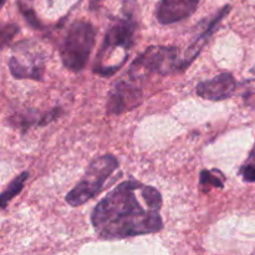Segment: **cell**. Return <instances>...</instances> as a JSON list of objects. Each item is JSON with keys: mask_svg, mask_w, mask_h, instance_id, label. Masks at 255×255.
Wrapping results in <instances>:
<instances>
[{"mask_svg": "<svg viewBox=\"0 0 255 255\" xmlns=\"http://www.w3.org/2000/svg\"><path fill=\"white\" fill-rule=\"evenodd\" d=\"M237 90V81L231 74H222L211 80L199 82L197 94L209 101H222L231 97Z\"/></svg>", "mask_w": 255, "mask_h": 255, "instance_id": "52a82bcc", "label": "cell"}, {"mask_svg": "<svg viewBox=\"0 0 255 255\" xmlns=\"http://www.w3.org/2000/svg\"><path fill=\"white\" fill-rule=\"evenodd\" d=\"M162 196L154 187L141 182H122L97 203L91 223L105 241L157 233L163 228Z\"/></svg>", "mask_w": 255, "mask_h": 255, "instance_id": "6da1fadb", "label": "cell"}, {"mask_svg": "<svg viewBox=\"0 0 255 255\" xmlns=\"http://www.w3.org/2000/svg\"><path fill=\"white\" fill-rule=\"evenodd\" d=\"M179 50L174 46H149L139 55L128 70L132 81L149 74L168 75L174 71H182V59Z\"/></svg>", "mask_w": 255, "mask_h": 255, "instance_id": "277c9868", "label": "cell"}, {"mask_svg": "<svg viewBox=\"0 0 255 255\" xmlns=\"http://www.w3.org/2000/svg\"><path fill=\"white\" fill-rule=\"evenodd\" d=\"M243 87V100L247 106L255 110V79L247 80L242 84Z\"/></svg>", "mask_w": 255, "mask_h": 255, "instance_id": "7c38bea8", "label": "cell"}, {"mask_svg": "<svg viewBox=\"0 0 255 255\" xmlns=\"http://www.w3.org/2000/svg\"><path fill=\"white\" fill-rule=\"evenodd\" d=\"M201 186H212L217 188H223L226 177L218 169H212V171H202L201 173Z\"/></svg>", "mask_w": 255, "mask_h": 255, "instance_id": "8fae6325", "label": "cell"}, {"mask_svg": "<svg viewBox=\"0 0 255 255\" xmlns=\"http://www.w3.org/2000/svg\"><path fill=\"white\" fill-rule=\"evenodd\" d=\"M27 178H29V173H27V172H22V173L19 174L16 178L12 179L11 183L7 186L6 191L2 192V194H1L0 206H1L2 209L6 207V204L9 203V202L11 201L15 196H17V194L20 193V191L22 189V187H24L25 182H26Z\"/></svg>", "mask_w": 255, "mask_h": 255, "instance_id": "30bf717a", "label": "cell"}, {"mask_svg": "<svg viewBox=\"0 0 255 255\" xmlns=\"http://www.w3.org/2000/svg\"><path fill=\"white\" fill-rule=\"evenodd\" d=\"M247 163L254 164V166H255V143H254L253 148H252L251 153H249V157H248V161H247Z\"/></svg>", "mask_w": 255, "mask_h": 255, "instance_id": "9a60e30c", "label": "cell"}, {"mask_svg": "<svg viewBox=\"0 0 255 255\" xmlns=\"http://www.w3.org/2000/svg\"><path fill=\"white\" fill-rule=\"evenodd\" d=\"M96 41V29L91 22L77 20L70 25L60 46V56L67 70L79 72L86 66Z\"/></svg>", "mask_w": 255, "mask_h": 255, "instance_id": "7a4b0ae2", "label": "cell"}, {"mask_svg": "<svg viewBox=\"0 0 255 255\" xmlns=\"http://www.w3.org/2000/svg\"><path fill=\"white\" fill-rule=\"evenodd\" d=\"M201 0H161L156 16L159 24L171 25L191 16Z\"/></svg>", "mask_w": 255, "mask_h": 255, "instance_id": "8992f818", "label": "cell"}, {"mask_svg": "<svg viewBox=\"0 0 255 255\" xmlns=\"http://www.w3.org/2000/svg\"><path fill=\"white\" fill-rule=\"evenodd\" d=\"M141 97V91L129 82H117L114 91L110 94L107 102V114L121 115L136 106Z\"/></svg>", "mask_w": 255, "mask_h": 255, "instance_id": "ba28073f", "label": "cell"}, {"mask_svg": "<svg viewBox=\"0 0 255 255\" xmlns=\"http://www.w3.org/2000/svg\"><path fill=\"white\" fill-rule=\"evenodd\" d=\"M134 32H136V21L132 15L117 19L107 30L102 46L97 54L95 61L94 71L97 72L105 66L107 59L112 57L116 51H122L128 55V50L133 44Z\"/></svg>", "mask_w": 255, "mask_h": 255, "instance_id": "5b68a950", "label": "cell"}, {"mask_svg": "<svg viewBox=\"0 0 255 255\" xmlns=\"http://www.w3.org/2000/svg\"><path fill=\"white\" fill-rule=\"evenodd\" d=\"M229 11H231V5H226V6H224L221 11L217 12V15L211 20V22L208 24V26L204 29V31L202 32V34L199 35V36L197 37L193 42H192V45L188 47V49H187V51L184 52L183 59H182V71H183V70H186L187 67H188L189 65H191L192 62L196 60V57L198 56L199 52L202 51V49H203V46L206 45V42L208 41V39L211 37V35L217 30L219 22L223 20V17L226 16Z\"/></svg>", "mask_w": 255, "mask_h": 255, "instance_id": "9c48e42d", "label": "cell"}, {"mask_svg": "<svg viewBox=\"0 0 255 255\" xmlns=\"http://www.w3.org/2000/svg\"><path fill=\"white\" fill-rule=\"evenodd\" d=\"M102 1H104V0H92V1H91V7H92V9H95V7L99 6V5L101 4Z\"/></svg>", "mask_w": 255, "mask_h": 255, "instance_id": "2e32d148", "label": "cell"}, {"mask_svg": "<svg viewBox=\"0 0 255 255\" xmlns=\"http://www.w3.org/2000/svg\"><path fill=\"white\" fill-rule=\"evenodd\" d=\"M239 174L243 177V179L246 182H255V166L251 163H244L242 166V168L239 169Z\"/></svg>", "mask_w": 255, "mask_h": 255, "instance_id": "4fadbf2b", "label": "cell"}, {"mask_svg": "<svg viewBox=\"0 0 255 255\" xmlns=\"http://www.w3.org/2000/svg\"><path fill=\"white\" fill-rule=\"evenodd\" d=\"M5 1H6V0H1V5H4Z\"/></svg>", "mask_w": 255, "mask_h": 255, "instance_id": "e0dca14e", "label": "cell"}, {"mask_svg": "<svg viewBox=\"0 0 255 255\" xmlns=\"http://www.w3.org/2000/svg\"><path fill=\"white\" fill-rule=\"evenodd\" d=\"M19 31V27L16 25H5L2 26V31H1V45L5 46L7 40L11 39L16 32Z\"/></svg>", "mask_w": 255, "mask_h": 255, "instance_id": "5bb4252c", "label": "cell"}, {"mask_svg": "<svg viewBox=\"0 0 255 255\" xmlns=\"http://www.w3.org/2000/svg\"><path fill=\"white\" fill-rule=\"evenodd\" d=\"M119 167V161L112 154H105L95 159L85 172L81 181L67 193L66 203L79 207L95 198L104 188L105 183Z\"/></svg>", "mask_w": 255, "mask_h": 255, "instance_id": "3957f363", "label": "cell"}]
</instances>
